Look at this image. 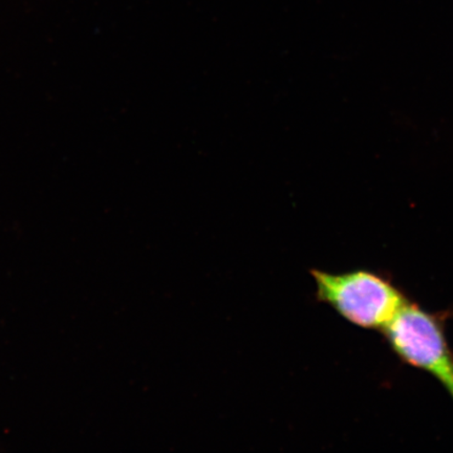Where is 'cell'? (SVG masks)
Listing matches in <instances>:
<instances>
[{"label": "cell", "mask_w": 453, "mask_h": 453, "mask_svg": "<svg viewBox=\"0 0 453 453\" xmlns=\"http://www.w3.org/2000/svg\"><path fill=\"white\" fill-rule=\"evenodd\" d=\"M382 333L402 361L437 379L453 400V352L443 319L409 302Z\"/></svg>", "instance_id": "obj_2"}, {"label": "cell", "mask_w": 453, "mask_h": 453, "mask_svg": "<svg viewBox=\"0 0 453 453\" xmlns=\"http://www.w3.org/2000/svg\"><path fill=\"white\" fill-rule=\"evenodd\" d=\"M316 285V298L345 320L367 330H383L409 299L388 277L368 270L332 274L311 270Z\"/></svg>", "instance_id": "obj_1"}]
</instances>
